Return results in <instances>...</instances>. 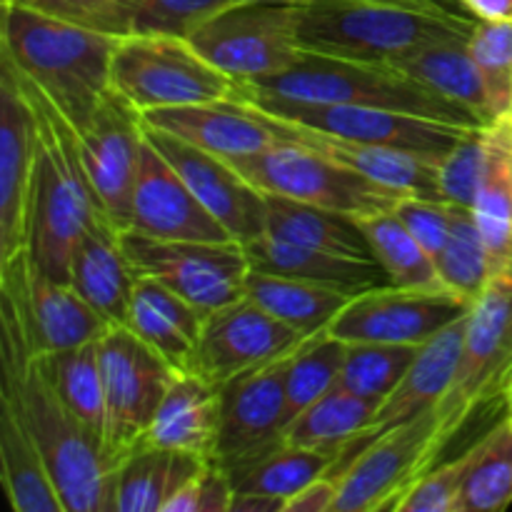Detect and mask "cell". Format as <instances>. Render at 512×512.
I'll use <instances>...</instances> for the list:
<instances>
[{
	"label": "cell",
	"mask_w": 512,
	"mask_h": 512,
	"mask_svg": "<svg viewBox=\"0 0 512 512\" xmlns=\"http://www.w3.org/2000/svg\"><path fill=\"white\" fill-rule=\"evenodd\" d=\"M435 263H438V273L445 288L463 295L470 303L480 298L485 285L493 278V268H490L485 240L475 223L473 208L455 205L450 238Z\"/></svg>",
	"instance_id": "obj_42"
},
{
	"label": "cell",
	"mask_w": 512,
	"mask_h": 512,
	"mask_svg": "<svg viewBox=\"0 0 512 512\" xmlns=\"http://www.w3.org/2000/svg\"><path fill=\"white\" fill-rule=\"evenodd\" d=\"M18 80L35 113V168L30 190L28 243L25 250L45 275L70 283V258L95 218H105L98 208L75 128L58 105L23 73L0 58Z\"/></svg>",
	"instance_id": "obj_2"
},
{
	"label": "cell",
	"mask_w": 512,
	"mask_h": 512,
	"mask_svg": "<svg viewBox=\"0 0 512 512\" xmlns=\"http://www.w3.org/2000/svg\"><path fill=\"white\" fill-rule=\"evenodd\" d=\"M470 460H473V448L450 463L433 465L395 500L393 512H455Z\"/></svg>",
	"instance_id": "obj_45"
},
{
	"label": "cell",
	"mask_w": 512,
	"mask_h": 512,
	"mask_svg": "<svg viewBox=\"0 0 512 512\" xmlns=\"http://www.w3.org/2000/svg\"><path fill=\"white\" fill-rule=\"evenodd\" d=\"M512 505V418L473 445L455 512H503Z\"/></svg>",
	"instance_id": "obj_39"
},
{
	"label": "cell",
	"mask_w": 512,
	"mask_h": 512,
	"mask_svg": "<svg viewBox=\"0 0 512 512\" xmlns=\"http://www.w3.org/2000/svg\"><path fill=\"white\" fill-rule=\"evenodd\" d=\"M35 168V113L10 68L0 63V263L28 243Z\"/></svg>",
	"instance_id": "obj_20"
},
{
	"label": "cell",
	"mask_w": 512,
	"mask_h": 512,
	"mask_svg": "<svg viewBox=\"0 0 512 512\" xmlns=\"http://www.w3.org/2000/svg\"><path fill=\"white\" fill-rule=\"evenodd\" d=\"M338 498V480L333 475L313 480L285 500V512H333Z\"/></svg>",
	"instance_id": "obj_50"
},
{
	"label": "cell",
	"mask_w": 512,
	"mask_h": 512,
	"mask_svg": "<svg viewBox=\"0 0 512 512\" xmlns=\"http://www.w3.org/2000/svg\"><path fill=\"white\" fill-rule=\"evenodd\" d=\"M220 388L195 373H175L153 415L145 443L215 458Z\"/></svg>",
	"instance_id": "obj_28"
},
{
	"label": "cell",
	"mask_w": 512,
	"mask_h": 512,
	"mask_svg": "<svg viewBox=\"0 0 512 512\" xmlns=\"http://www.w3.org/2000/svg\"><path fill=\"white\" fill-rule=\"evenodd\" d=\"M208 460L143 443L115 468L113 512H163Z\"/></svg>",
	"instance_id": "obj_30"
},
{
	"label": "cell",
	"mask_w": 512,
	"mask_h": 512,
	"mask_svg": "<svg viewBox=\"0 0 512 512\" xmlns=\"http://www.w3.org/2000/svg\"><path fill=\"white\" fill-rule=\"evenodd\" d=\"M110 328L73 285L45 275L28 250L0 263V335L30 358L95 343Z\"/></svg>",
	"instance_id": "obj_7"
},
{
	"label": "cell",
	"mask_w": 512,
	"mask_h": 512,
	"mask_svg": "<svg viewBox=\"0 0 512 512\" xmlns=\"http://www.w3.org/2000/svg\"><path fill=\"white\" fill-rule=\"evenodd\" d=\"M145 125V123H143ZM150 143L163 153L195 198L238 243L258 240L268 228V200L220 155L200 150L175 135L145 125Z\"/></svg>",
	"instance_id": "obj_19"
},
{
	"label": "cell",
	"mask_w": 512,
	"mask_h": 512,
	"mask_svg": "<svg viewBox=\"0 0 512 512\" xmlns=\"http://www.w3.org/2000/svg\"><path fill=\"white\" fill-rule=\"evenodd\" d=\"M143 123L220 158L258 153L280 140L258 110L235 98L148 110Z\"/></svg>",
	"instance_id": "obj_24"
},
{
	"label": "cell",
	"mask_w": 512,
	"mask_h": 512,
	"mask_svg": "<svg viewBox=\"0 0 512 512\" xmlns=\"http://www.w3.org/2000/svg\"><path fill=\"white\" fill-rule=\"evenodd\" d=\"M485 165V128L470 130L438 165V183L443 200L473 208Z\"/></svg>",
	"instance_id": "obj_46"
},
{
	"label": "cell",
	"mask_w": 512,
	"mask_h": 512,
	"mask_svg": "<svg viewBox=\"0 0 512 512\" xmlns=\"http://www.w3.org/2000/svg\"><path fill=\"white\" fill-rule=\"evenodd\" d=\"M118 35L53 18L23 5H3L0 58L33 80L75 130L113 90L110 63Z\"/></svg>",
	"instance_id": "obj_3"
},
{
	"label": "cell",
	"mask_w": 512,
	"mask_h": 512,
	"mask_svg": "<svg viewBox=\"0 0 512 512\" xmlns=\"http://www.w3.org/2000/svg\"><path fill=\"white\" fill-rule=\"evenodd\" d=\"M123 248L135 273L163 283L203 315L245 298L250 260L238 240H155L125 230Z\"/></svg>",
	"instance_id": "obj_12"
},
{
	"label": "cell",
	"mask_w": 512,
	"mask_h": 512,
	"mask_svg": "<svg viewBox=\"0 0 512 512\" xmlns=\"http://www.w3.org/2000/svg\"><path fill=\"white\" fill-rule=\"evenodd\" d=\"M395 68L405 70L410 78L420 80V83L438 90L440 95L450 98L453 103L468 108L485 125L493 123L485 78L480 73L478 63H475L473 53H470L468 40L430 45V48H423L418 53L408 55V58L398 60Z\"/></svg>",
	"instance_id": "obj_34"
},
{
	"label": "cell",
	"mask_w": 512,
	"mask_h": 512,
	"mask_svg": "<svg viewBox=\"0 0 512 512\" xmlns=\"http://www.w3.org/2000/svg\"><path fill=\"white\" fill-rule=\"evenodd\" d=\"M338 463V455L278 443L255 458L225 468L233 480L235 495H273L288 500L313 480L323 478Z\"/></svg>",
	"instance_id": "obj_36"
},
{
	"label": "cell",
	"mask_w": 512,
	"mask_h": 512,
	"mask_svg": "<svg viewBox=\"0 0 512 512\" xmlns=\"http://www.w3.org/2000/svg\"><path fill=\"white\" fill-rule=\"evenodd\" d=\"M238 85L260 93L283 95V98L310 100V103L368 105V108L398 110V113L463 125V128H488L468 108L410 78L395 65L333 58L310 50H305L298 63L283 73Z\"/></svg>",
	"instance_id": "obj_5"
},
{
	"label": "cell",
	"mask_w": 512,
	"mask_h": 512,
	"mask_svg": "<svg viewBox=\"0 0 512 512\" xmlns=\"http://www.w3.org/2000/svg\"><path fill=\"white\" fill-rule=\"evenodd\" d=\"M265 200H268L265 233L290 240V243L328 250V253L375 260L368 235L363 233L358 218L353 215L315 208V205L280 198V195H265Z\"/></svg>",
	"instance_id": "obj_33"
},
{
	"label": "cell",
	"mask_w": 512,
	"mask_h": 512,
	"mask_svg": "<svg viewBox=\"0 0 512 512\" xmlns=\"http://www.w3.org/2000/svg\"><path fill=\"white\" fill-rule=\"evenodd\" d=\"M475 20H512V0H460Z\"/></svg>",
	"instance_id": "obj_51"
},
{
	"label": "cell",
	"mask_w": 512,
	"mask_h": 512,
	"mask_svg": "<svg viewBox=\"0 0 512 512\" xmlns=\"http://www.w3.org/2000/svg\"><path fill=\"white\" fill-rule=\"evenodd\" d=\"M505 408H508V415H512V385L508 390V398H505Z\"/></svg>",
	"instance_id": "obj_54"
},
{
	"label": "cell",
	"mask_w": 512,
	"mask_h": 512,
	"mask_svg": "<svg viewBox=\"0 0 512 512\" xmlns=\"http://www.w3.org/2000/svg\"><path fill=\"white\" fill-rule=\"evenodd\" d=\"M473 215L493 275L512 273V115L485 128V165Z\"/></svg>",
	"instance_id": "obj_29"
},
{
	"label": "cell",
	"mask_w": 512,
	"mask_h": 512,
	"mask_svg": "<svg viewBox=\"0 0 512 512\" xmlns=\"http://www.w3.org/2000/svg\"><path fill=\"white\" fill-rule=\"evenodd\" d=\"M233 498L235 488L230 473L218 460L210 458L203 470L165 505L163 512H230Z\"/></svg>",
	"instance_id": "obj_49"
},
{
	"label": "cell",
	"mask_w": 512,
	"mask_h": 512,
	"mask_svg": "<svg viewBox=\"0 0 512 512\" xmlns=\"http://www.w3.org/2000/svg\"><path fill=\"white\" fill-rule=\"evenodd\" d=\"M473 303L448 288H400L378 285L353 295L328 325L343 343L425 345L455 320L465 318Z\"/></svg>",
	"instance_id": "obj_14"
},
{
	"label": "cell",
	"mask_w": 512,
	"mask_h": 512,
	"mask_svg": "<svg viewBox=\"0 0 512 512\" xmlns=\"http://www.w3.org/2000/svg\"><path fill=\"white\" fill-rule=\"evenodd\" d=\"M510 418H512V415H510Z\"/></svg>",
	"instance_id": "obj_55"
},
{
	"label": "cell",
	"mask_w": 512,
	"mask_h": 512,
	"mask_svg": "<svg viewBox=\"0 0 512 512\" xmlns=\"http://www.w3.org/2000/svg\"><path fill=\"white\" fill-rule=\"evenodd\" d=\"M110 83L140 113L223 100L235 88V80L210 65L188 38L148 33L118 38Z\"/></svg>",
	"instance_id": "obj_9"
},
{
	"label": "cell",
	"mask_w": 512,
	"mask_h": 512,
	"mask_svg": "<svg viewBox=\"0 0 512 512\" xmlns=\"http://www.w3.org/2000/svg\"><path fill=\"white\" fill-rule=\"evenodd\" d=\"M303 335L260 308L248 295L205 315L203 335L190 373L213 385L263 368L293 353Z\"/></svg>",
	"instance_id": "obj_17"
},
{
	"label": "cell",
	"mask_w": 512,
	"mask_h": 512,
	"mask_svg": "<svg viewBox=\"0 0 512 512\" xmlns=\"http://www.w3.org/2000/svg\"><path fill=\"white\" fill-rule=\"evenodd\" d=\"M230 98L253 105L260 113L273 115V118L285 120V123L308 125V128L320 130V133L358 140V143L410 150V153L435 160L438 165L470 130H478L440 123V120L418 118V115L398 113V110L368 108V105L293 100L283 98V95L260 93V90L245 88V85L238 83H235Z\"/></svg>",
	"instance_id": "obj_10"
},
{
	"label": "cell",
	"mask_w": 512,
	"mask_h": 512,
	"mask_svg": "<svg viewBox=\"0 0 512 512\" xmlns=\"http://www.w3.org/2000/svg\"><path fill=\"white\" fill-rule=\"evenodd\" d=\"M233 3L238 0H133L130 33L190 38L205 20Z\"/></svg>",
	"instance_id": "obj_44"
},
{
	"label": "cell",
	"mask_w": 512,
	"mask_h": 512,
	"mask_svg": "<svg viewBox=\"0 0 512 512\" xmlns=\"http://www.w3.org/2000/svg\"><path fill=\"white\" fill-rule=\"evenodd\" d=\"M3 5H23L118 38L130 33V10H133V0H3Z\"/></svg>",
	"instance_id": "obj_47"
},
{
	"label": "cell",
	"mask_w": 512,
	"mask_h": 512,
	"mask_svg": "<svg viewBox=\"0 0 512 512\" xmlns=\"http://www.w3.org/2000/svg\"><path fill=\"white\" fill-rule=\"evenodd\" d=\"M348 343L330 335L328 330L305 338L290 353L285 365V393H288L290 418L303 413L308 405L323 398L338 385L345 365Z\"/></svg>",
	"instance_id": "obj_40"
},
{
	"label": "cell",
	"mask_w": 512,
	"mask_h": 512,
	"mask_svg": "<svg viewBox=\"0 0 512 512\" xmlns=\"http://www.w3.org/2000/svg\"><path fill=\"white\" fill-rule=\"evenodd\" d=\"M230 512H285V500L273 495H235Z\"/></svg>",
	"instance_id": "obj_52"
},
{
	"label": "cell",
	"mask_w": 512,
	"mask_h": 512,
	"mask_svg": "<svg viewBox=\"0 0 512 512\" xmlns=\"http://www.w3.org/2000/svg\"><path fill=\"white\" fill-rule=\"evenodd\" d=\"M438 410L420 415L363 450L338 475L333 512L393 510L395 500L435 463L433 435Z\"/></svg>",
	"instance_id": "obj_16"
},
{
	"label": "cell",
	"mask_w": 512,
	"mask_h": 512,
	"mask_svg": "<svg viewBox=\"0 0 512 512\" xmlns=\"http://www.w3.org/2000/svg\"><path fill=\"white\" fill-rule=\"evenodd\" d=\"M135 283L138 273L123 248V230L95 218L70 258V285L110 325H128Z\"/></svg>",
	"instance_id": "obj_25"
},
{
	"label": "cell",
	"mask_w": 512,
	"mask_h": 512,
	"mask_svg": "<svg viewBox=\"0 0 512 512\" xmlns=\"http://www.w3.org/2000/svg\"><path fill=\"white\" fill-rule=\"evenodd\" d=\"M512 385V273L493 275L465 323L455 378L438 403L433 455L458 438L478 410L505 403Z\"/></svg>",
	"instance_id": "obj_6"
},
{
	"label": "cell",
	"mask_w": 512,
	"mask_h": 512,
	"mask_svg": "<svg viewBox=\"0 0 512 512\" xmlns=\"http://www.w3.org/2000/svg\"><path fill=\"white\" fill-rule=\"evenodd\" d=\"M188 40L235 83L283 73L305 53L298 40V5L268 0H238L205 20Z\"/></svg>",
	"instance_id": "obj_11"
},
{
	"label": "cell",
	"mask_w": 512,
	"mask_h": 512,
	"mask_svg": "<svg viewBox=\"0 0 512 512\" xmlns=\"http://www.w3.org/2000/svg\"><path fill=\"white\" fill-rule=\"evenodd\" d=\"M290 353L220 385V423L215 460L223 468L255 458L285 440L290 425L285 365Z\"/></svg>",
	"instance_id": "obj_18"
},
{
	"label": "cell",
	"mask_w": 512,
	"mask_h": 512,
	"mask_svg": "<svg viewBox=\"0 0 512 512\" xmlns=\"http://www.w3.org/2000/svg\"><path fill=\"white\" fill-rule=\"evenodd\" d=\"M205 315L153 278L138 275L125 328L168 360L178 373H190L203 335Z\"/></svg>",
	"instance_id": "obj_27"
},
{
	"label": "cell",
	"mask_w": 512,
	"mask_h": 512,
	"mask_svg": "<svg viewBox=\"0 0 512 512\" xmlns=\"http://www.w3.org/2000/svg\"><path fill=\"white\" fill-rule=\"evenodd\" d=\"M420 345L348 343L338 385L380 408L415 363Z\"/></svg>",
	"instance_id": "obj_41"
},
{
	"label": "cell",
	"mask_w": 512,
	"mask_h": 512,
	"mask_svg": "<svg viewBox=\"0 0 512 512\" xmlns=\"http://www.w3.org/2000/svg\"><path fill=\"white\" fill-rule=\"evenodd\" d=\"M245 295L303 338L328 330L335 315L353 298L350 293L328 288V285L253 268L245 278Z\"/></svg>",
	"instance_id": "obj_31"
},
{
	"label": "cell",
	"mask_w": 512,
	"mask_h": 512,
	"mask_svg": "<svg viewBox=\"0 0 512 512\" xmlns=\"http://www.w3.org/2000/svg\"><path fill=\"white\" fill-rule=\"evenodd\" d=\"M225 160L260 193L280 195L353 218L393 210L403 198L398 190L385 188L295 140L280 138L258 153Z\"/></svg>",
	"instance_id": "obj_8"
},
{
	"label": "cell",
	"mask_w": 512,
	"mask_h": 512,
	"mask_svg": "<svg viewBox=\"0 0 512 512\" xmlns=\"http://www.w3.org/2000/svg\"><path fill=\"white\" fill-rule=\"evenodd\" d=\"M0 480L15 512H65L48 463L5 403H0Z\"/></svg>",
	"instance_id": "obj_32"
},
{
	"label": "cell",
	"mask_w": 512,
	"mask_h": 512,
	"mask_svg": "<svg viewBox=\"0 0 512 512\" xmlns=\"http://www.w3.org/2000/svg\"><path fill=\"white\" fill-rule=\"evenodd\" d=\"M375 410H378L375 403L350 393L343 385H335L323 398L290 420L285 428V443L333 453L340 458V453L365 433Z\"/></svg>",
	"instance_id": "obj_35"
},
{
	"label": "cell",
	"mask_w": 512,
	"mask_h": 512,
	"mask_svg": "<svg viewBox=\"0 0 512 512\" xmlns=\"http://www.w3.org/2000/svg\"><path fill=\"white\" fill-rule=\"evenodd\" d=\"M0 403L8 405L48 463L65 512H113L115 463L103 438L48 385L35 358L0 335Z\"/></svg>",
	"instance_id": "obj_1"
},
{
	"label": "cell",
	"mask_w": 512,
	"mask_h": 512,
	"mask_svg": "<svg viewBox=\"0 0 512 512\" xmlns=\"http://www.w3.org/2000/svg\"><path fill=\"white\" fill-rule=\"evenodd\" d=\"M105 383V450L120 460L145 443L153 415L178 370L125 325L100 340Z\"/></svg>",
	"instance_id": "obj_13"
},
{
	"label": "cell",
	"mask_w": 512,
	"mask_h": 512,
	"mask_svg": "<svg viewBox=\"0 0 512 512\" xmlns=\"http://www.w3.org/2000/svg\"><path fill=\"white\" fill-rule=\"evenodd\" d=\"M360 228L368 235L375 260L385 268L390 283L400 288H445L440 280L438 263L420 245V240L405 228L395 210L358 218Z\"/></svg>",
	"instance_id": "obj_38"
},
{
	"label": "cell",
	"mask_w": 512,
	"mask_h": 512,
	"mask_svg": "<svg viewBox=\"0 0 512 512\" xmlns=\"http://www.w3.org/2000/svg\"><path fill=\"white\" fill-rule=\"evenodd\" d=\"M155 240H233L145 135L130 228Z\"/></svg>",
	"instance_id": "obj_21"
},
{
	"label": "cell",
	"mask_w": 512,
	"mask_h": 512,
	"mask_svg": "<svg viewBox=\"0 0 512 512\" xmlns=\"http://www.w3.org/2000/svg\"><path fill=\"white\" fill-rule=\"evenodd\" d=\"M98 208L118 230L130 228L133 193L145 143L143 113L110 90L93 118L75 130Z\"/></svg>",
	"instance_id": "obj_15"
},
{
	"label": "cell",
	"mask_w": 512,
	"mask_h": 512,
	"mask_svg": "<svg viewBox=\"0 0 512 512\" xmlns=\"http://www.w3.org/2000/svg\"><path fill=\"white\" fill-rule=\"evenodd\" d=\"M475 18L435 0H310L298 5L300 48L333 58L395 65L450 40H470Z\"/></svg>",
	"instance_id": "obj_4"
},
{
	"label": "cell",
	"mask_w": 512,
	"mask_h": 512,
	"mask_svg": "<svg viewBox=\"0 0 512 512\" xmlns=\"http://www.w3.org/2000/svg\"><path fill=\"white\" fill-rule=\"evenodd\" d=\"M468 48L485 78L493 123L512 115V20H475Z\"/></svg>",
	"instance_id": "obj_43"
},
{
	"label": "cell",
	"mask_w": 512,
	"mask_h": 512,
	"mask_svg": "<svg viewBox=\"0 0 512 512\" xmlns=\"http://www.w3.org/2000/svg\"><path fill=\"white\" fill-rule=\"evenodd\" d=\"M53 393L103 438L105 383L100 365V340L35 358ZM105 443V440H103Z\"/></svg>",
	"instance_id": "obj_37"
},
{
	"label": "cell",
	"mask_w": 512,
	"mask_h": 512,
	"mask_svg": "<svg viewBox=\"0 0 512 512\" xmlns=\"http://www.w3.org/2000/svg\"><path fill=\"white\" fill-rule=\"evenodd\" d=\"M260 115L278 133V138L308 145V148L323 153L325 158L335 160V163L345 165L348 170H355V173L365 175V178L375 180V183L385 185V188H393L403 195L443 200L438 183V163L435 160L410 153V150L388 148V145H370L358 143V140L335 138V135L320 133V130L308 128V125L285 123V120H278L265 113Z\"/></svg>",
	"instance_id": "obj_23"
},
{
	"label": "cell",
	"mask_w": 512,
	"mask_h": 512,
	"mask_svg": "<svg viewBox=\"0 0 512 512\" xmlns=\"http://www.w3.org/2000/svg\"><path fill=\"white\" fill-rule=\"evenodd\" d=\"M245 250H248V260L253 270L328 285V288L343 290V293L350 295L390 283L388 273H385L378 260L328 253V250L275 238L270 233H263L258 240L245 245Z\"/></svg>",
	"instance_id": "obj_26"
},
{
	"label": "cell",
	"mask_w": 512,
	"mask_h": 512,
	"mask_svg": "<svg viewBox=\"0 0 512 512\" xmlns=\"http://www.w3.org/2000/svg\"><path fill=\"white\" fill-rule=\"evenodd\" d=\"M268 3H288V5H303V3H310V0H268Z\"/></svg>",
	"instance_id": "obj_53"
},
{
	"label": "cell",
	"mask_w": 512,
	"mask_h": 512,
	"mask_svg": "<svg viewBox=\"0 0 512 512\" xmlns=\"http://www.w3.org/2000/svg\"><path fill=\"white\" fill-rule=\"evenodd\" d=\"M465 323H468V315L455 320L443 333H438L433 340L420 345L418 358L410 365V370L400 380L398 388L380 403V408L375 410L373 420L365 428V433L340 453L338 463L333 465V470L328 475H338L345 465L353 463L368 445L383 438L385 433H390V430L400 428V425L410 423V420L438 408V403L448 393L450 383L455 378L460 350H463Z\"/></svg>",
	"instance_id": "obj_22"
},
{
	"label": "cell",
	"mask_w": 512,
	"mask_h": 512,
	"mask_svg": "<svg viewBox=\"0 0 512 512\" xmlns=\"http://www.w3.org/2000/svg\"><path fill=\"white\" fill-rule=\"evenodd\" d=\"M453 203L435 198H418V195H403L395 205V215L405 223V228L420 240L425 250L438 260L445 243L450 238L453 225Z\"/></svg>",
	"instance_id": "obj_48"
}]
</instances>
